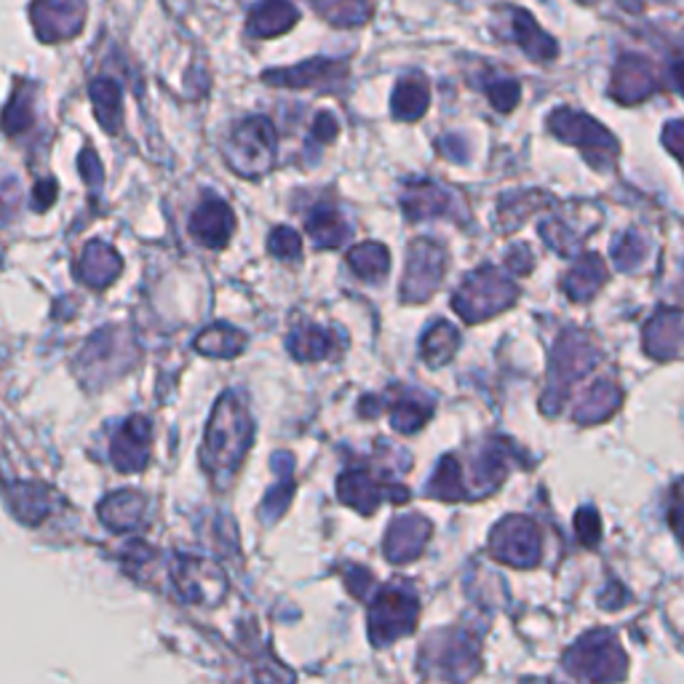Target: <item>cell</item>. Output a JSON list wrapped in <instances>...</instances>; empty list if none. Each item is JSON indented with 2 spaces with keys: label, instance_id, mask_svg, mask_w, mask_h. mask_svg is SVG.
Listing matches in <instances>:
<instances>
[{
  "label": "cell",
  "instance_id": "cell-46",
  "mask_svg": "<svg viewBox=\"0 0 684 684\" xmlns=\"http://www.w3.org/2000/svg\"><path fill=\"white\" fill-rule=\"evenodd\" d=\"M439 147H444V156H449L452 158V161H458V164H463L466 158H468V153H466V145L463 142H458V137H447V139H441L439 142Z\"/></svg>",
  "mask_w": 684,
  "mask_h": 684
},
{
  "label": "cell",
  "instance_id": "cell-10",
  "mask_svg": "<svg viewBox=\"0 0 684 684\" xmlns=\"http://www.w3.org/2000/svg\"><path fill=\"white\" fill-rule=\"evenodd\" d=\"M447 270V255L439 244L434 242H415L410 246V257H406L404 281H402V298L406 302H423L439 289Z\"/></svg>",
  "mask_w": 684,
  "mask_h": 684
},
{
  "label": "cell",
  "instance_id": "cell-28",
  "mask_svg": "<svg viewBox=\"0 0 684 684\" xmlns=\"http://www.w3.org/2000/svg\"><path fill=\"white\" fill-rule=\"evenodd\" d=\"M428 102H430L428 86H425L421 76H412V78H404V81L396 86L391 108L399 121H421L425 115V110H428Z\"/></svg>",
  "mask_w": 684,
  "mask_h": 684
},
{
  "label": "cell",
  "instance_id": "cell-47",
  "mask_svg": "<svg viewBox=\"0 0 684 684\" xmlns=\"http://www.w3.org/2000/svg\"><path fill=\"white\" fill-rule=\"evenodd\" d=\"M618 596H626V588L620 583H609L607 594H602L599 604L604 609H618L620 604H626V599H618Z\"/></svg>",
  "mask_w": 684,
  "mask_h": 684
},
{
  "label": "cell",
  "instance_id": "cell-17",
  "mask_svg": "<svg viewBox=\"0 0 684 684\" xmlns=\"http://www.w3.org/2000/svg\"><path fill=\"white\" fill-rule=\"evenodd\" d=\"M644 354L661 361H676L682 356V313L665 307L644 326Z\"/></svg>",
  "mask_w": 684,
  "mask_h": 684
},
{
  "label": "cell",
  "instance_id": "cell-27",
  "mask_svg": "<svg viewBox=\"0 0 684 684\" xmlns=\"http://www.w3.org/2000/svg\"><path fill=\"white\" fill-rule=\"evenodd\" d=\"M193 348L203 356H214V359H236V356L246 348V335L227 324H217L203 329L201 335L195 337Z\"/></svg>",
  "mask_w": 684,
  "mask_h": 684
},
{
  "label": "cell",
  "instance_id": "cell-8",
  "mask_svg": "<svg viewBox=\"0 0 684 684\" xmlns=\"http://www.w3.org/2000/svg\"><path fill=\"white\" fill-rule=\"evenodd\" d=\"M492 557L497 562L527 570L540 562V532L538 524L527 516H505V519L492 529L490 538Z\"/></svg>",
  "mask_w": 684,
  "mask_h": 684
},
{
  "label": "cell",
  "instance_id": "cell-11",
  "mask_svg": "<svg viewBox=\"0 0 684 684\" xmlns=\"http://www.w3.org/2000/svg\"><path fill=\"white\" fill-rule=\"evenodd\" d=\"M337 492H340V501L350 508H356L359 514L372 516L380 508V503L385 497H391L393 503H404L410 497V490L399 484H388L374 479L369 471H348L343 473L340 482H337Z\"/></svg>",
  "mask_w": 684,
  "mask_h": 684
},
{
  "label": "cell",
  "instance_id": "cell-15",
  "mask_svg": "<svg viewBox=\"0 0 684 684\" xmlns=\"http://www.w3.org/2000/svg\"><path fill=\"white\" fill-rule=\"evenodd\" d=\"M236 231V217L222 199H206L190 217V233L201 246L222 249Z\"/></svg>",
  "mask_w": 684,
  "mask_h": 684
},
{
  "label": "cell",
  "instance_id": "cell-32",
  "mask_svg": "<svg viewBox=\"0 0 684 684\" xmlns=\"http://www.w3.org/2000/svg\"><path fill=\"white\" fill-rule=\"evenodd\" d=\"M348 265L359 279L380 281L391 268V255L383 244H361L348 251Z\"/></svg>",
  "mask_w": 684,
  "mask_h": 684
},
{
  "label": "cell",
  "instance_id": "cell-23",
  "mask_svg": "<svg viewBox=\"0 0 684 684\" xmlns=\"http://www.w3.org/2000/svg\"><path fill=\"white\" fill-rule=\"evenodd\" d=\"M476 642H473L468 633H452L447 637V642H441L439 650V665H441V676H449V680H466L476 671L479 655H476Z\"/></svg>",
  "mask_w": 684,
  "mask_h": 684
},
{
  "label": "cell",
  "instance_id": "cell-6",
  "mask_svg": "<svg viewBox=\"0 0 684 684\" xmlns=\"http://www.w3.org/2000/svg\"><path fill=\"white\" fill-rule=\"evenodd\" d=\"M417 613H421V604L410 591H380L378 599L369 604V639L372 644L383 647L406 637L417 624Z\"/></svg>",
  "mask_w": 684,
  "mask_h": 684
},
{
  "label": "cell",
  "instance_id": "cell-31",
  "mask_svg": "<svg viewBox=\"0 0 684 684\" xmlns=\"http://www.w3.org/2000/svg\"><path fill=\"white\" fill-rule=\"evenodd\" d=\"M311 3L335 27H361L372 14L369 0H311Z\"/></svg>",
  "mask_w": 684,
  "mask_h": 684
},
{
  "label": "cell",
  "instance_id": "cell-36",
  "mask_svg": "<svg viewBox=\"0 0 684 684\" xmlns=\"http://www.w3.org/2000/svg\"><path fill=\"white\" fill-rule=\"evenodd\" d=\"M91 97H94L97 115L104 123L108 132H115L121 119V89L113 81H97L91 86Z\"/></svg>",
  "mask_w": 684,
  "mask_h": 684
},
{
  "label": "cell",
  "instance_id": "cell-25",
  "mask_svg": "<svg viewBox=\"0 0 684 684\" xmlns=\"http://www.w3.org/2000/svg\"><path fill=\"white\" fill-rule=\"evenodd\" d=\"M620 402H624V393L618 385L613 383H594L585 391L575 410V423L591 425V423H604L607 417H613L618 412Z\"/></svg>",
  "mask_w": 684,
  "mask_h": 684
},
{
  "label": "cell",
  "instance_id": "cell-4",
  "mask_svg": "<svg viewBox=\"0 0 684 684\" xmlns=\"http://www.w3.org/2000/svg\"><path fill=\"white\" fill-rule=\"evenodd\" d=\"M596 359H599V350L591 343V337H585L583 332L567 329L559 337L557 350H553L551 361V388H548L543 399V412L553 415V412L562 410L564 399L570 396V388L575 385V380H581L588 369H594Z\"/></svg>",
  "mask_w": 684,
  "mask_h": 684
},
{
  "label": "cell",
  "instance_id": "cell-1",
  "mask_svg": "<svg viewBox=\"0 0 684 684\" xmlns=\"http://www.w3.org/2000/svg\"><path fill=\"white\" fill-rule=\"evenodd\" d=\"M255 441V425L249 412L236 393H225L214 406L209 421L206 439H203L201 463L217 486L231 484L233 473L242 468V460Z\"/></svg>",
  "mask_w": 684,
  "mask_h": 684
},
{
  "label": "cell",
  "instance_id": "cell-7",
  "mask_svg": "<svg viewBox=\"0 0 684 684\" xmlns=\"http://www.w3.org/2000/svg\"><path fill=\"white\" fill-rule=\"evenodd\" d=\"M548 128H551L559 139L567 142V145L581 147L594 164L613 161V158L618 156V139H615L602 123H596L585 113H575V110L567 108L557 110V113H551V119H548Z\"/></svg>",
  "mask_w": 684,
  "mask_h": 684
},
{
  "label": "cell",
  "instance_id": "cell-9",
  "mask_svg": "<svg viewBox=\"0 0 684 684\" xmlns=\"http://www.w3.org/2000/svg\"><path fill=\"white\" fill-rule=\"evenodd\" d=\"M177 594L190 604H220L227 594V578L212 559L182 557L171 567Z\"/></svg>",
  "mask_w": 684,
  "mask_h": 684
},
{
  "label": "cell",
  "instance_id": "cell-40",
  "mask_svg": "<svg viewBox=\"0 0 684 684\" xmlns=\"http://www.w3.org/2000/svg\"><path fill=\"white\" fill-rule=\"evenodd\" d=\"M268 249L270 255L281 257V260H294V257H300L302 242L292 227H276L268 238Z\"/></svg>",
  "mask_w": 684,
  "mask_h": 684
},
{
  "label": "cell",
  "instance_id": "cell-20",
  "mask_svg": "<svg viewBox=\"0 0 684 684\" xmlns=\"http://www.w3.org/2000/svg\"><path fill=\"white\" fill-rule=\"evenodd\" d=\"M300 14L289 0H262L255 11H251L246 30L257 38H273V35L287 33L298 24Z\"/></svg>",
  "mask_w": 684,
  "mask_h": 684
},
{
  "label": "cell",
  "instance_id": "cell-5",
  "mask_svg": "<svg viewBox=\"0 0 684 684\" xmlns=\"http://www.w3.org/2000/svg\"><path fill=\"white\" fill-rule=\"evenodd\" d=\"M564 669L583 682H615L626 676V652L613 633L591 631L567 650Z\"/></svg>",
  "mask_w": 684,
  "mask_h": 684
},
{
  "label": "cell",
  "instance_id": "cell-42",
  "mask_svg": "<svg viewBox=\"0 0 684 684\" xmlns=\"http://www.w3.org/2000/svg\"><path fill=\"white\" fill-rule=\"evenodd\" d=\"M575 529H578V540L583 546H594L599 543L602 538V519L594 508H581L575 516Z\"/></svg>",
  "mask_w": 684,
  "mask_h": 684
},
{
  "label": "cell",
  "instance_id": "cell-22",
  "mask_svg": "<svg viewBox=\"0 0 684 684\" xmlns=\"http://www.w3.org/2000/svg\"><path fill=\"white\" fill-rule=\"evenodd\" d=\"M607 279V270L599 255H583L581 260L572 265L570 273L564 276L562 292L572 302H585L599 292V287Z\"/></svg>",
  "mask_w": 684,
  "mask_h": 684
},
{
  "label": "cell",
  "instance_id": "cell-45",
  "mask_svg": "<svg viewBox=\"0 0 684 684\" xmlns=\"http://www.w3.org/2000/svg\"><path fill=\"white\" fill-rule=\"evenodd\" d=\"M682 121H671L669 126H665V134H663V139H665V145H669V150H671V156H680V150H682Z\"/></svg>",
  "mask_w": 684,
  "mask_h": 684
},
{
  "label": "cell",
  "instance_id": "cell-12",
  "mask_svg": "<svg viewBox=\"0 0 684 684\" xmlns=\"http://www.w3.org/2000/svg\"><path fill=\"white\" fill-rule=\"evenodd\" d=\"M348 76V65L337 59H311L287 70L265 72L262 81L281 89H337Z\"/></svg>",
  "mask_w": 684,
  "mask_h": 684
},
{
  "label": "cell",
  "instance_id": "cell-44",
  "mask_svg": "<svg viewBox=\"0 0 684 684\" xmlns=\"http://www.w3.org/2000/svg\"><path fill=\"white\" fill-rule=\"evenodd\" d=\"M337 121L332 119L329 113H322V115H316V121H313V139L316 142H332L337 137Z\"/></svg>",
  "mask_w": 684,
  "mask_h": 684
},
{
  "label": "cell",
  "instance_id": "cell-21",
  "mask_svg": "<svg viewBox=\"0 0 684 684\" xmlns=\"http://www.w3.org/2000/svg\"><path fill=\"white\" fill-rule=\"evenodd\" d=\"M147 447H150V423L145 417H134L126 425V430L115 439V466L121 471H139L147 463Z\"/></svg>",
  "mask_w": 684,
  "mask_h": 684
},
{
  "label": "cell",
  "instance_id": "cell-30",
  "mask_svg": "<svg viewBox=\"0 0 684 684\" xmlns=\"http://www.w3.org/2000/svg\"><path fill=\"white\" fill-rule=\"evenodd\" d=\"M458 345H460V335L455 326H449L447 322H439L430 326L425 332L423 345H421V356L428 367H444L455 354H458Z\"/></svg>",
  "mask_w": 684,
  "mask_h": 684
},
{
  "label": "cell",
  "instance_id": "cell-29",
  "mask_svg": "<svg viewBox=\"0 0 684 684\" xmlns=\"http://www.w3.org/2000/svg\"><path fill=\"white\" fill-rule=\"evenodd\" d=\"M428 495L436 497V501H468L471 497V492H468L463 482V468H460L458 458H452V455L441 458V463L428 484Z\"/></svg>",
  "mask_w": 684,
  "mask_h": 684
},
{
  "label": "cell",
  "instance_id": "cell-19",
  "mask_svg": "<svg viewBox=\"0 0 684 684\" xmlns=\"http://www.w3.org/2000/svg\"><path fill=\"white\" fill-rule=\"evenodd\" d=\"M511 38L516 41V46L527 54L529 59H538V61H548L559 54L557 41L548 38L543 30L538 27V22L522 9H511Z\"/></svg>",
  "mask_w": 684,
  "mask_h": 684
},
{
  "label": "cell",
  "instance_id": "cell-18",
  "mask_svg": "<svg viewBox=\"0 0 684 684\" xmlns=\"http://www.w3.org/2000/svg\"><path fill=\"white\" fill-rule=\"evenodd\" d=\"M404 212L410 214V220H428V217H449L455 214V195L452 190L439 188L434 182H410L402 195Z\"/></svg>",
  "mask_w": 684,
  "mask_h": 684
},
{
  "label": "cell",
  "instance_id": "cell-3",
  "mask_svg": "<svg viewBox=\"0 0 684 684\" xmlns=\"http://www.w3.org/2000/svg\"><path fill=\"white\" fill-rule=\"evenodd\" d=\"M276 156H279V137L268 119L255 115L233 128L225 150L233 171L242 177H262L276 166Z\"/></svg>",
  "mask_w": 684,
  "mask_h": 684
},
{
  "label": "cell",
  "instance_id": "cell-13",
  "mask_svg": "<svg viewBox=\"0 0 684 684\" xmlns=\"http://www.w3.org/2000/svg\"><path fill=\"white\" fill-rule=\"evenodd\" d=\"M30 20L43 41H61L78 35L86 20L83 0H33Z\"/></svg>",
  "mask_w": 684,
  "mask_h": 684
},
{
  "label": "cell",
  "instance_id": "cell-41",
  "mask_svg": "<svg viewBox=\"0 0 684 684\" xmlns=\"http://www.w3.org/2000/svg\"><path fill=\"white\" fill-rule=\"evenodd\" d=\"M519 94H522L519 81H511V78H503V81L486 86V97H490V102L495 104L501 113H511V110L516 108V102H519Z\"/></svg>",
  "mask_w": 684,
  "mask_h": 684
},
{
  "label": "cell",
  "instance_id": "cell-39",
  "mask_svg": "<svg viewBox=\"0 0 684 684\" xmlns=\"http://www.w3.org/2000/svg\"><path fill=\"white\" fill-rule=\"evenodd\" d=\"M540 236H543V242L551 246V249H557L559 255H564V257L575 255L578 236L572 231H567L562 222H553V220L540 222Z\"/></svg>",
  "mask_w": 684,
  "mask_h": 684
},
{
  "label": "cell",
  "instance_id": "cell-34",
  "mask_svg": "<svg viewBox=\"0 0 684 684\" xmlns=\"http://www.w3.org/2000/svg\"><path fill=\"white\" fill-rule=\"evenodd\" d=\"M142 511H145V497L134 495V492H123V495L110 497L104 503V522L115 529H128L139 524Z\"/></svg>",
  "mask_w": 684,
  "mask_h": 684
},
{
  "label": "cell",
  "instance_id": "cell-37",
  "mask_svg": "<svg viewBox=\"0 0 684 684\" xmlns=\"http://www.w3.org/2000/svg\"><path fill=\"white\" fill-rule=\"evenodd\" d=\"M292 495H294V482H292V473H287L283 476L281 484H276L273 490L265 495V501L260 505V514L265 522H276L279 516L283 514V511L289 508V503H292Z\"/></svg>",
  "mask_w": 684,
  "mask_h": 684
},
{
  "label": "cell",
  "instance_id": "cell-26",
  "mask_svg": "<svg viewBox=\"0 0 684 684\" xmlns=\"http://www.w3.org/2000/svg\"><path fill=\"white\" fill-rule=\"evenodd\" d=\"M307 236L313 238V244L322 246V249H335L343 242H348L350 227L348 222L337 209L332 206H316L305 220Z\"/></svg>",
  "mask_w": 684,
  "mask_h": 684
},
{
  "label": "cell",
  "instance_id": "cell-35",
  "mask_svg": "<svg viewBox=\"0 0 684 684\" xmlns=\"http://www.w3.org/2000/svg\"><path fill=\"white\" fill-rule=\"evenodd\" d=\"M434 415V406L428 402H417V399H406L391 406V425L399 434H415Z\"/></svg>",
  "mask_w": 684,
  "mask_h": 684
},
{
  "label": "cell",
  "instance_id": "cell-43",
  "mask_svg": "<svg viewBox=\"0 0 684 684\" xmlns=\"http://www.w3.org/2000/svg\"><path fill=\"white\" fill-rule=\"evenodd\" d=\"M345 583H348V591L356 596V599L363 602V596H367V591L372 588V575H369L367 570H361V567H350L348 570V578H345Z\"/></svg>",
  "mask_w": 684,
  "mask_h": 684
},
{
  "label": "cell",
  "instance_id": "cell-24",
  "mask_svg": "<svg viewBox=\"0 0 684 684\" xmlns=\"http://www.w3.org/2000/svg\"><path fill=\"white\" fill-rule=\"evenodd\" d=\"M337 345L340 343H337V335H332V332L322 329V326L302 324L292 332L287 348L298 361H322L335 354Z\"/></svg>",
  "mask_w": 684,
  "mask_h": 684
},
{
  "label": "cell",
  "instance_id": "cell-16",
  "mask_svg": "<svg viewBox=\"0 0 684 684\" xmlns=\"http://www.w3.org/2000/svg\"><path fill=\"white\" fill-rule=\"evenodd\" d=\"M430 538V522L421 514L402 516L391 524L385 535V557L391 559L393 564L412 562L425 551Z\"/></svg>",
  "mask_w": 684,
  "mask_h": 684
},
{
  "label": "cell",
  "instance_id": "cell-14",
  "mask_svg": "<svg viewBox=\"0 0 684 684\" xmlns=\"http://www.w3.org/2000/svg\"><path fill=\"white\" fill-rule=\"evenodd\" d=\"M658 86L661 81H658V70L652 67V61L639 57V54H626L615 65L609 94L624 104H637L647 100L652 91H658Z\"/></svg>",
  "mask_w": 684,
  "mask_h": 684
},
{
  "label": "cell",
  "instance_id": "cell-38",
  "mask_svg": "<svg viewBox=\"0 0 684 684\" xmlns=\"http://www.w3.org/2000/svg\"><path fill=\"white\" fill-rule=\"evenodd\" d=\"M644 251H647V244L637 236V233H626L624 238H618V242L613 244L615 265H618L620 270L639 268V262L644 260Z\"/></svg>",
  "mask_w": 684,
  "mask_h": 684
},
{
  "label": "cell",
  "instance_id": "cell-2",
  "mask_svg": "<svg viewBox=\"0 0 684 684\" xmlns=\"http://www.w3.org/2000/svg\"><path fill=\"white\" fill-rule=\"evenodd\" d=\"M516 298H519L516 283L505 279L501 270L492 268V265H484L476 273L468 276L463 287L455 292L452 307L468 324H479L514 305Z\"/></svg>",
  "mask_w": 684,
  "mask_h": 684
},
{
  "label": "cell",
  "instance_id": "cell-33",
  "mask_svg": "<svg viewBox=\"0 0 684 684\" xmlns=\"http://www.w3.org/2000/svg\"><path fill=\"white\" fill-rule=\"evenodd\" d=\"M505 455H508V449H503L501 444H490V447L482 449L476 468H473V471H476L473 479L482 486V492H492L501 486L505 473H508V460H505Z\"/></svg>",
  "mask_w": 684,
  "mask_h": 684
}]
</instances>
